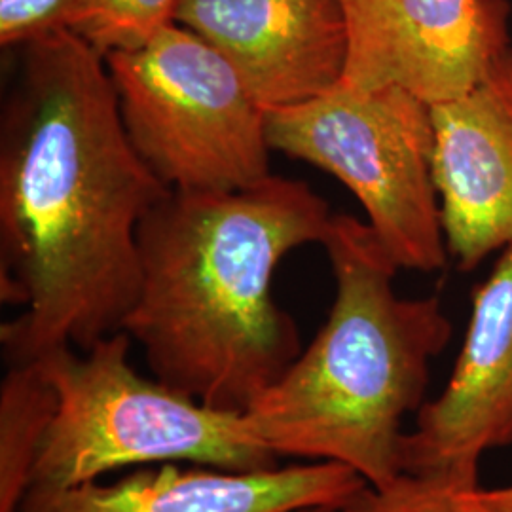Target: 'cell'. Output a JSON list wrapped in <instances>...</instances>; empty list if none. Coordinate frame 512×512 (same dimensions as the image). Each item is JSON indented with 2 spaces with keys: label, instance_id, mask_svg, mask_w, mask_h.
Listing matches in <instances>:
<instances>
[{
  "label": "cell",
  "instance_id": "cell-9",
  "mask_svg": "<svg viewBox=\"0 0 512 512\" xmlns=\"http://www.w3.org/2000/svg\"><path fill=\"white\" fill-rule=\"evenodd\" d=\"M175 23L217 48L266 112L344 80L348 27L340 0H181Z\"/></svg>",
  "mask_w": 512,
  "mask_h": 512
},
{
  "label": "cell",
  "instance_id": "cell-16",
  "mask_svg": "<svg viewBox=\"0 0 512 512\" xmlns=\"http://www.w3.org/2000/svg\"><path fill=\"white\" fill-rule=\"evenodd\" d=\"M480 499L494 512H512V484L501 488H480Z\"/></svg>",
  "mask_w": 512,
  "mask_h": 512
},
{
  "label": "cell",
  "instance_id": "cell-17",
  "mask_svg": "<svg viewBox=\"0 0 512 512\" xmlns=\"http://www.w3.org/2000/svg\"><path fill=\"white\" fill-rule=\"evenodd\" d=\"M294 512H340V509H334V507H306V509H298Z\"/></svg>",
  "mask_w": 512,
  "mask_h": 512
},
{
  "label": "cell",
  "instance_id": "cell-15",
  "mask_svg": "<svg viewBox=\"0 0 512 512\" xmlns=\"http://www.w3.org/2000/svg\"><path fill=\"white\" fill-rule=\"evenodd\" d=\"M76 0H0V44L18 50L67 29Z\"/></svg>",
  "mask_w": 512,
  "mask_h": 512
},
{
  "label": "cell",
  "instance_id": "cell-1",
  "mask_svg": "<svg viewBox=\"0 0 512 512\" xmlns=\"http://www.w3.org/2000/svg\"><path fill=\"white\" fill-rule=\"evenodd\" d=\"M171 190L131 145L105 57L69 29L18 48L0 110V327L8 366L124 332L139 226Z\"/></svg>",
  "mask_w": 512,
  "mask_h": 512
},
{
  "label": "cell",
  "instance_id": "cell-8",
  "mask_svg": "<svg viewBox=\"0 0 512 512\" xmlns=\"http://www.w3.org/2000/svg\"><path fill=\"white\" fill-rule=\"evenodd\" d=\"M512 444V243L476 287L452 376L401 442V473L480 486V461Z\"/></svg>",
  "mask_w": 512,
  "mask_h": 512
},
{
  "label": "cell",
  "instance_id": "cell-14",
  "mask_svg": "<svg viewBox=\"0 0 512 512\" xmlns=\"http://www.w3.org/2000/svg\"><path fill=\"white\" fill-rule=\"evenodd\" d=\"M340 512H494L480 499V486L442 476L401 473L385 486H370Z\"/></svg>",
  "mask_w": 512,
  "mask_h": 512
},
{
  "label": "cell",
  "instance_id": "cell-7",
  "mask_svg": "<svg viewBox=\"0 0 512 512\" xmlns=\"http://www.w3.org/2000/svg\"><path fill=\"white\" fill-rule=\"evenodd\" d=\"M340 2L349 88L397 86L433 107L473 90L512 50L507 0Z\"/></svg>",
  "mask_w": 512,
  "mask_h": 512
},
{
  "label": "cell",
  "instance_id": "cell-2",
  "mask_svg": "<svg viewBox=\"0 0 512 512\" xmlns=\"http://www.w3.org/2000/svg\"><path fill=\"white\" fill-rule=\"evenodd\" d=\"M334 215L283 177L234 192H175L139 226L141 289L124 332L160 382L220 410L245 412L302 353L274 300L277 264L323 243Z\"/></svg>",
  "mask_w": 512,
  "mask_h": 512
},
{
  "label": "cell",
  "instance_id": "cell-3",
  "mask_svg": "<svg viewBox=\"0 0 512 512\" xmlns=\"http://www.w3.org/2000/svg\"><path fill=\"white\" fill-rule=\"evenodd\" d=\"M321 245L336 279L329 319L245 416L279 458L342 463L380 488L401 475L404 418L425 404L454 327L439 296L395 293L401 268L368 222L334 215Z\"/></svg>",
  "mask_w": 512,
  "mask_h": 512
},
{
  "label": "cell",
  "instance_id": "cell-6",
  "mask_svg": "<svg viewBox=\"0 0 512 512\" xmlns=\"http://www.w3.org/2000/svg\"><path fill=\"white\" fill-rule=\"evenodd\" d=\"M105 61L129 141L169 190L234 192L272 177L266 110L200 35L173 23Z\"/></svg>",
  "mask_w": 512,
  "mask_h": 512
},
{
  "label": "cell",
  "instance_id": "cell-12",
  "mask_svg": "<svg viewBox=\"0 0 512 512\" xmlns=\"http://www.w3.org/2000/svg\"><path fill=\"white\" fill-rule=\"evenodd\" d=\"M55 412L57 391L37 363L8 366L0 385V512H19Z\"/></svg>",
  "mask_w": 512,
  "mask_h": 512
},
{
  "label": "cell",
  "instance_id": "cell-11",
  "mask_svg": "<svg viewBox=\"0 0 512 512\" xmlns=\"http://www.w3.org/2000/svg\"><path fill=\"white\" fill-rule=\"evenodd\" d=\"M366 480L334 461L220 471L203 465H150L114 484L73 488L31 486L19 512H294L306 507L344 509Z\"/></svg>",
  "mask_w": 512,
  "mask_h": 512
},
{
  "label": "cell",
  "instance_id": "cell-5",
  "mask_svg": "<svg viewBox=\"0 0 512 512\" xmlns=\"http://www.w3.org/2000/svg\"><path fill=\"white\" fill-rule=\"evenodd\" d=\"M266 133L272 150L348 186L401 270L429 274L446 266L431 105L397 86L340 84L310 101L268 110Z\"/></svg>",
  "mask_w": 512,
  "mask_h": 512
},
{
  "label": "cell",
  "instance_id": "cell-10",
  "mask_svg": "<svg viewBox=\"0 0 512 512\" xmlns=\"http://www.w3.org/2000/svg\"><path fill=\"white\" fill-rule=\"evenodd\" d=\"M431 114L448 255L473 272L512 243V50L473 90Z\"/></svg>",
  "mask_w": 512,
  "mask_h": 512
},
{
  "label": "cell",
  "instance_id": "cell-13",
  "mask_svg": "<svg viewBox=\"0 0 512 512\" xmlns=\"http://www.w3.org/2000/svg\"><path fill=\"white\" fill-rule=\"evenodd\" d=\"M181 0H76L67 29L107 57L143 48L177 19Z\"/></svg>",
  "mask_w": 512,
  "mask_h": 512
},
{
  "label": "cell",
  "instance_id": "cell-4",
  "mask_svg": "<svg viewBox=\"0 0 512 512\" xmlns=\"http://www.w3.org/2000/svg\"><path fill=\"white\" fill-rule=\"evenodd\" d=\"M116 332L78 353L57 348L37 365L57 391V412L38 452L33 484L73 488L124 467L190 463L220 471H264L279 456L245 412L220 410L148 380L129 363Z\"/></svg>",
  "mask_w": 512,
  "mask_h": 512
}]
</instances>
